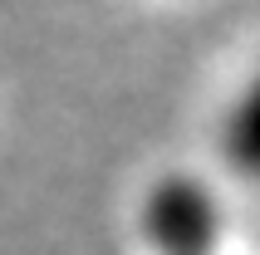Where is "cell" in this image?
Wrapping results in <instances>:
<instances>
[{"instance_id":"obj_1","label":"cell","mask_w":260,"mask_h":255,"mask_svg":"<svg viewBox=\"0 0 260 255\" xmlns=\"http://www.w3.org/2000/svg\"><path fill=\"white\" fill-rule=\"evenodd\" d=\"M143 241L152 255H216L221 250V201L202 177L172 172L143 197Z\"/></svg>"},{"instance_id":"obj_2","label":"cell","mask_w":260,"mask_h":255,"mask_svg":"<svg viewBox=\"0 0 260 255\" xmlns=\"http://www.w3.org/2000/svg\"><path fill=\"white\" fill-rule=\"evenodd\" d=\"M221 157L231 162L236 177L260 182V74L236 93V103L221 118Z\"/></svg>"}]
</instances>
